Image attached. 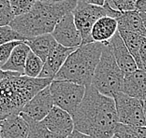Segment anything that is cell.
<instances>
[{
    "label": "cell",
    "instance_id": "cell-1",
    "mask_svg": "<svg viewBox=\"0 0 146 138\" xmlns=\"http://www.w3.org/2000/svg\"><path fill=\"white\" fill-rule=\"evenodd\" d=\"M74 129L92 138H111L119 123L113 98L101 94L91 85L72 115Z\"/></svg>",
    "mask_w": 146,
    "mask_h": 138
},
{
    "label": "cell",
    "instance_id": "cell-2",
    "mask_svg": "<svg viewBox=\"0 0 146 138\" xmlns=\"http://www.w3.org/2000/svg\"><path fill=\"white\" fill-rule=\"evenodd\" d=\"M78 0H67L59 3H47L36 0L27 13L15 17L11 27L26 38L50 34L63 16L73 12Z\"/></svg>",
    "mask_w": 146,
    "mask_h": 138
},
{
    "label": "cell",
    "instance_id": "cell-3",
    "mask_svg": "<svg viewBox=\"0 0 146 138\" xmlns=\"http://www.w3.org/2000/svg\"><path fill=\"white\" fill-rule=\"evenodd\" d=\"M52 80L25 75L11 76L0 80V120L12 114H19L25 104Z\"/></svg>",
    "mask_w": 146,
    "mask_h": 138
},
{
    "label": "cell",
    "instance_id": "cell-4",
    "mask_svg": "<svg viewBox=\"0 0 146 138\" xmlns=\"http://www.w3.org/2000/svg\"><path fill=\"white\" fill-rule=\"evenodd\" d=\"M103 43L92 42L76 48L56 74L54 80H67L88 87L101 56Z\"/></svg>",
    "mask_w": 146,
    "mask_h": 138
},
{
    "label": "cell",
    "instance_id": "cell-5",
    "mask_svg": "<svg viewBox=\"0 0 146 138\" xmlns=\"http://www.w3.org/2000/svg\"><path fill=\"white\" fill-rule=\"evenodd\" d=\"M125 74L118 66L109 42L103 43L101 56L93 76L91 86L101 94L111 97L123 91Z\"/></svg>",
    "mask_w": 146,
    "mask_h": 138
},
{
    "label": "cell",
    "instance_id": "cell-6",
    "mask_svg": "<svg viewBox=\"0 0 146 138\" xmlns=\"http://www.w3.org/2000/svg\"><path fill=\"white\" fill-rule=\"evenodd\" d=\"M72 13L74 16L75 24L82 35V45H84L94 42L91 32L98 20L105 16L116 19L120 15L121 11L111 8L107 3H105L103 6H97L78 2Z\"/></svg>",
    "mask_w": 146,
    "mask_h": 138
},
{
    "label": "cell",
    "instance_id": "cell-7",
    "mask_svg": "<svg viewBox=\"0 0 146 138\" xmlns=\"http://www.w3.org/2000/svg\"><path fill=\"white\" fill-rule=\"evenodd\" d=\"M54 104L72 115L84 99L86 87L67 80H54L49 85Z\"/></svg>",
    "mask_w": 146,
    "mask_h": 138
},
{
    "label": "cell",
    "instance_id": "cell-8",
    "mask_svg": "<svg viewBox=\"0 0 146 138\" xmlns=\"http://www.w3.org/2000/svg\"><path fill=\"white\" fill-rule=\"evenodd\" d=\"M112 98L115 103L119 123L133 127L146 126L142 101L128 96L123 91L115 93Z\"/></svg>",
    "mask_w": 146,
    "mask_h": 138
},
{
    "label": "cell",
    "instance_id": "cell-9",
    "mask_svg": "<svg viewBox=\"0 0 146 138\" xmlns=\"http://www.w3.org/2000/svg\"><path fill=\"white\" fill-rule=\"evenodd\" d=\"M51 34L56 42L64 47L76 49L82 45V35L75 24L72 12L59 20Z\"/></svg>",
    "mask_w": 146,
    "mask_h": 138
},
{
    "label": "cell",
    "instance_id": "cell-10",
    "mask_svg": "<svg viewBox=\"0 0 146 138\" xmlns=\"http://www.w3.org/2000/svg\"><path fill=\"white\" fill-rule=\"evenodd\" d=\"M44 125L60 138H67L74 130L72 116L66 110L54 106L49 114L43 119Z\"/></svg>",
    "mask_w": 146,
    "mask_h": 138
},
{
    "label": "cell",
    "instance_id": "cell-11",
    "mask_svg": "<svg viewBox=\"0 0 146 138\" xmlns=\"http://www.w3.org/2000/svg\"><path fill=\"white\" fill-rule=\"evenodd\" d=\"M54 106L50 87L48 86L39 91L30 101H28L23 107L21 113L34 120L41 121L49 114Z\"/></svg>",
    "mask_w": 146,
    "mask_h": 138
},
{
    "label": "cell",
    "instance_id": "cell-12",
    "mask_svg": "<svg viewBox=\"0 0 146 138\" xmlns=\"http://www.w3.org/2000/svg\"><path fill=\"white\" fill-rule=\"evenodd\" d=\"M74 48H67L57 44L55 48L49 53L44 62V65L39 74L40 78H52L54 80L56 74L60 70L63 64L67 60L68 55L74 51Z\"/></svg>",
    "mask_w": 146,
    "mask_h": 138
},
{
    "label": "cell",
    "instance_id": "cell-13",
    "mask_svg": "<svg viewBox=\"0 0 146 138\" xmlns=\"http://www.w3.org/2000/svg\"><path fill=\"white\" fill-rule=\"evenodd\" d=\"M109 44L111 48L116 63H117L118 66L121 68L125 76L137 70V64L127 50L125 42L123 41L119 32H117L112 37V38L109 41Z\"/></svg>",
    "mask_w": 146,
    "mask_h": 138
},
{
    "label": "cell",
    "instance_id": "cell-14",
    "mask_svg": "<svg viewBox=\"0 0 146 138\" xmlns=\"http://www.w3.org/2000/svg\"><path fill=\"white\" fill-rule=\"evenodd\" d=\"M29 127L21 115L12 114L0 120L1 138H27Z\"/></svg>",
    "mask_w": 146,
    "mask_h": 138
},
{
    "label": "cell",
    "instance_id": "cell-15",
    "mask_svg": "<svg viewBox=\"0 0 146 138\" xmlns=\"http://www.w3.org/2000/svg\"><path fill=\"white\" fill-rule=\"evenodd\" d=\"M123 93L142 101L146 97V71L137 69L125 76Z\"/></svg>",
    "mask_w": 146,
    "mask_h": 138
},
{
    "label": "cell",
    "instance_id": "cell-16",
    "mask_svg": "<svg viewBox=\"0 0 146 138\" xmlns=\"http://www.w3.org/2000/svg\"><path fill=\"white\" fill-rule=\"evenodd\" d=\"M118 32V24L115 18L105 16L96 22L92 28L91 35L94 42H109Z\"/></svg>",
    "mask_w": 146,
    "mask_h": 138
},
{
    "label": "cell",
    "instance_id": "cell-17",
    "mask_svg": "<svg viewBox=\"0 0 146 138\" xmlns=\"http://www.w3.org/2000/svg\"><path fill=\"white\" fill-rule=\"evenodd\" d=\"M118 24V31L133 32L146 37V28L142 19L137 9L135 11H122L116 18Z\"/></svg>",
    "mask_w": 146,
    "mask_h": 138
},
{
    "label": "cell",
    "instance_id": "cell-18",
    "mask_svg": "<svg viewBox=\"0 0 146 138\" xmlns=\"http://www.w3.org/2000/svg\"><path fill=\"white\" fill-rule=\"evenodd\" d=\"M29 51H30V48L25 42H21L14 48L8 61L3 64L0 68L3 71L15 72V73L24 75L25 61Z\"/></svg>",
    "mask_w": 146,
    "mask_h": 138
},
{
    "label": "cell",
    "instance_id": "cell-19",
    "mask_svg": "<svg viewBox=\"0 0 146 138\" xmlns=\"http://www.w3.org/2000/svg\"><path fill=\"white\" fill-rule=\"evenodd\" d=\"M25 43L30 48V51L34 52L43 62H45L49 53L58 44L51 33L34 37H29L25 41Z\"/></svg>",
    "mask_w": 146,
    "mask_h": 138
},
{
    "label": "cell",
    "instance_id": "cell-20",
    "mask_svg": "<svg viewBox=\"0 0 146 138\" xmlns=\"http://www.w3.org/2000/svg\"><path fill=\"white\" fill-rule=\"evenodd\" d=\"M20 115L24 118L29 127V132L27 138H60L54 133H52L47 127L44 125V123L41 121L34 120L27 117L26 115L20 112Z\"/></svg>",
    "mask_w": 146,
    "mask_h": 138
},
{
    "label": "cell",
    "instance_id": "cell-21",
    "mask_svg": "<svg viewBox=\"0 0 146 138\" xmlns=\"http://www.w3.org/2000/svg\"><path fill=\"white\" fill-rule=\"evenodd\" d=\"M118 32L121 35L123 41L125 42V46H127V50L130 52L132 57L134 58V60L138 66L139 64H140V56H139V53H140L141 45L144 37H141V35L133 32H127V31H118Z\"/></svg>",
    "mask_w": 146,
    "mask_h": 138
},
{
    "label": "cell",
    "instance_id": "cell-22",
    "mask_svg": "<svg viewBox=\"0 0 146 138\" xmlns=\"http://www.w3.org/2000/svg\"><path fill=\"white\" fill-rule=\"evenodd\" d=\"M43 65H44V62L30 51L25 61L24 75L29 78H38Z\"/></svg>",
    "mask_w": 146,
    "mask_h": 138
},
{
    "label": "cell",
    "instance_id": "cell-23",
    "mask_svg": "<svg viewBox=\"0 0 146 138\" xmlns=\"http://www.w3.org/2000/svg\"><path fill=\"white\" fill-rule=\"evenodd\" d=\"M25 37L14 30L11 25L0 26V45L12 41H25Z\"/></svg>",
    "mask_w": 146,
    "mask_h": 138
},
{
    "label": "cell",
    "instance_id": "cell-24",
    "mask_svg": "<svg viewBox=\"0 0 146 138\" xmlns=\"http://www.w3.org/2000/svg\"><path fill=\"white\" fill-rule=\"evenodd\" d=\"M14 18L9 0H0V26L9 25Z\"/></svg>",
    "mask_w": 146,
    "mask_h": 138
},
{
    "label": "cell",
    "instance_id": "cell-25",
    "mask_svg": "<svg viewBox=\"0 0 146 138\" xmlns=\"http://www.w3.org/2000/svg\"><path fill=\"white\" fill-rule=\"evenodd\" d=\"M15 17L27 13L32 9L36 0H9Z\"/></svg>",
    "mask_w": 146,
    "mask_h": 138
},
{
    "label": "cell",
    "instance_id": "cell-26",
    "mask_svg": "<svg viewBox=\"0 0 146 138\" xmlns=\"http://www.w3.org/2000/svg\"><path fill=\"white\" fill-rule=\"evenodd\" d=\"M136 1L137 0H105V3H107L113 9L122 12L127 11H135Z\"/></svg>",
    "mask_w": 146,
    "mask_h": 138
},
{
    "label": "cell",
    "instance_id": "cell-27",
    "mask_svg": "<svg viewBox=\"0 0 146 138\" xmlns=\"http://www.w3.org/2000/svg\"><path fill=\"white\" fill-rule=\"evenodd\" d=\"M114 135L118 138H140L136 130V127L125 125V124L118 123L115 128Z\"/></svg>",
    "mask_w": 146,
    "mask_h": 138
},
{
    "label": "cell",
    "instance_id": "cell-28",
    "mask_svg": "<svg viewBox=\"0 0 146 138\" xmlns=\"http://www.w3.org/2000/svg\"><path fill=\"white\" fill-rule=\"evenodd\" d=\"M21 42H24V41H12V42H9V43L0 45V66L8 61V59L11 56L12 51L14 50V48L18 44L21 43Z\"/></svg>",
    "mask_w": 146,
    "mask_h": 138
},
{
    "label": "cell",
    "instance_id": "cell-29",
    "mask_svg": "<svg viewBox=\"0 0 146 138\" xmlns=\"http://www.w3.org/2000/svg\"><path fill=\"white\" fill-rule=\"evenodd\" d=\"M139 56H140V64L138 65V68L146 71V37L142 39Z\"/></svg>",
    "mask_w": 146,
    "mask_h": 138
},
{
    "label": "cell",
    "instance_id": "cell-30",
    "mask_svg": "<svg viewBox=\"0 0 146 138\" xmlns=\"http://www.w3.org/2000/svg\"><path fill=\"white\" fill-rule=\"evenodd\" d=\"M67 138H92V137L87 135V134L82 133L79 132V131L74 129V130L72 131V133L69 134V135Z\"/></svg>",
    "mask_w": 146,
    "mask_h": 138
},
{
    "label": "cell",
    "instance_id": "cell-31",
    "mask_svg": "<svg viewBox=\"0 0 146 138\" xmlns=\"http://www.w3.org/2000/svg\"><path fill=\"white\" fill-rule=\"evenodd\" d=\"M136 9L139 12H146V0H137Z\"/></svg>",
    "mask_w": 146,
    "mask_h": 138
},
{
    "label": "cell",
    "instance_id": "cell-32",
    "mask_svg": "<svg viewBox=\"0 0 146 138\" xmlns=\"http://www.w3.org/2000/svg\"><path fill=\"white\" fill-rule=\"evenodd\" d=\"M78 2L86 3V4L97 5V6H103L105 4V0H78Z\"/></svg>",
    "mask_w": 146,
    "mask_h": 138
},
{
    "label": "cell",
    "instance_id": "cell-33",
    "mask_svg": "<svg viewBox=\"0 0 146 138\" xmlns=\"http://www.w3.org/2000/svg\"><path fill=\"white\" fill-rule=\"evenodd\" d=\"M21 74L19 73H15V72H9V71H3L1 68H0V80H4L6 78L11 77V76H20Z\"/></svg>",
    "mask_w": 146,
    "mask_h": 138
},
{
    "label": "cell",
    "instance_id": "cell-34",
    "mask_svg": "<svg viewBox=\"0 0 146 138\" xmlns=\"http://www.w3.org/2000/svg\"><path fill=\"white\" fill-rule=\"evenodd\" d=\"M137 133L140 138H146V126L143 127H136Z\"/></svg>",
    "mask_w": 146,
    "mask_h": 138
},
{
    "label": "cell",
    "instance_id": "cell-35",
    "mask_svg": "<svg viewBox=\"0 0 146 138\" xmlns=\"http://www.w3.org/2000/svg\"><path fill=\"white\" fill-rule=\"evenodd\" d=\"M142 108H143V115H144L145 123H146V97L142 100Z\"/></svg>",
    "mask_w": 146,
    "mask_h": 138
},
{
    "label": "cell",
    "instance_id": "cell-36",
    "mask_svg": "<svg viewBox=\"0 0 146 138\" xmlns=\"http://www.w3.org/2000/svg\"><path fill=\"white\" fill-rule=\"evenodd\" d=\"M140 15L142 19V22H143V24L146 28V12H140Z\"/></svg>",
    "mask_w": 146,
    "mask_h": 138
},
{
    "label": "cell",
    "instance_id": "cell-37",
    "mask_svg": "<svg viewBox=\"0 0 146 138\" xmlns=\"http://www.w3.org/2000/svg\"><path fill=\"white\" fill-rule=\"evenodd\" d=\"M42 2H47V3H59V2H64L67 0H40Z\"/></svg>",
    "mask_w": 146,
    "mask_h": 138
},
{
    "label": "cell",
    "instance_id": "cell-38",
    "mask_svg": "<svg viewBox=\"0 0 146 138\" xmlns=\"http://www.w3.org/2000/svg\"><path fill=\"white\" fill-rule=\"evenodd\" d=\"M111 138H118V137H117V136H116V135H113V136H112Z\"/></svg>",
    "mask_w": 146,
    "mask_h": 138
},
{
    "label": "cell",
    "instance_id": "cell-39",
    "mask_svg": "<svg viewBox=\"0 0 146 138\" xmlns=\"http://www.w3.org/2000/svg\"><path fill=\"white\" fill-rule=\"evenodd\" d=\"M0 138H1V134H0Z\"/></svg>",
    "mask_w": 146,
    "mask_h": 138
}]
</instances>
